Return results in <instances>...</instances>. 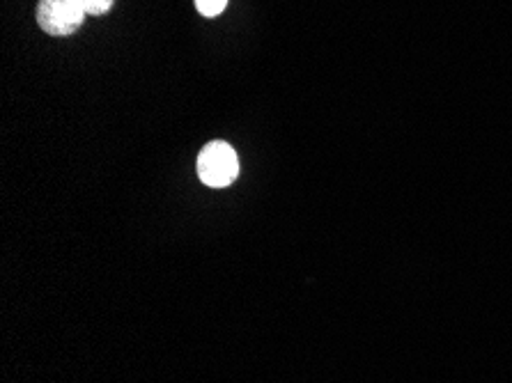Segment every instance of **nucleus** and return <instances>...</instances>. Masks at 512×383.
<instances>
[{
  "mask_svg": "<svg viewBox=\"0 0 512 383\" xmlns=\"http://www.w3.org/2000/svg\"><path fill=\"white\" fill-rule=\"evenodd\" d=\"M196 170L209 189H226L239 177V156L226 140H212L198 154Z\"/></svg>",
  "mask_w": 512,
  "mask_h": 383,
  "instance_id": "f257e3e1",
  "label": "nucleus"
},
{
  "mask_svg": "<svg viewBox=\"0 0 512 383\" xmlns=\"http://www.w3.org/2000/svg\"><path fill=\"white\" fill-rule=\"evenodd\" d=\"M88 14L76 0H40L37 3V23L46 35L69 37L83 26Z\"/></svg>",
  "mask_w": 512,
  "mask_h": 383,
  "instance_id": "f03ea898",
  "label": "nucleus"
},
{
  "mask_svg": "<svg viewBox=\"0 0 512 383\" xmlns=\"http://www.w3.org/2000/svg\"><path fill=\"white\" fill-rule=\"evenodd\" d=\"M193 3H196V10L203 14V17L214 19V17H219V14H223V10H226L228 0H193Z\"/></svg>",
  "mask_w": 512,
  "mask_h": 383,
  "instance_id": "7ed1b4c3",
  "label": "nucleus"
},
{
  "mask_svg": "<svg viewBox=\"0 0 512 383\" xmlns=\"http://www.w3.org/2000/svg\"><path fill=\"white\" fill-rule=\"evenodd\" d=\"M83 7V12L88 14V17H102L108 10H111L115 0H76Z\"/></svg>",
  "mask_w": 512,
  "mask_h": 383,
  "instance_id": "20e7f679",
  "label": "nucleus"
}]
</instances>
